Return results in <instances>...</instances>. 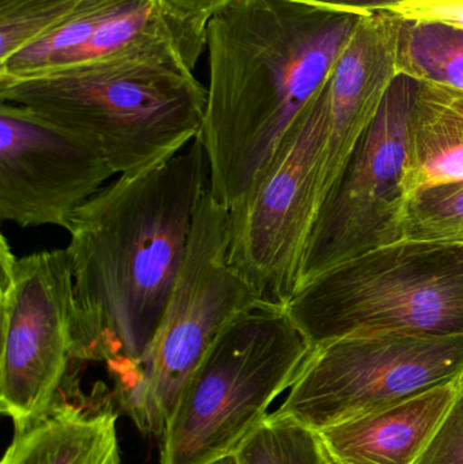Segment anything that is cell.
Returning <instances> with one entry per match:
<instances>
[{"mask_svg": "<svg viewBox=\"0 0 463 464\" xmlns=\"http://www.w3.org/2000/svg\"><path fill=\"white\" fill-rule=\"evenodd\" d=\"M209 188L200 135L176 157L120 176L71 219L75 362H103L124 392L149 354Z\"/></svg>", "mask_w": 463, "mask_h": 464, "instance_id": "cell-1", "label": "cell"}, {"mask_svg": "<svg viewBox=\"0 0 463 464\" xmlns=\"http://www.w3.org/2000/svg\"><path fill=\"white\" fill-rule=\"evenodd\" d=\"M363 15L301 0H231L212 15L200 138L217 203L246 198Z\"/></svg>", "mask_w": 463, "mask_h": 464, "instance_id": "cell-2", "label": "cell"}, {"mask_svg": "<svg viewBox=\"0 0 463 464\" xmlns=\"http://www.w3.org/2000/svg\"><path fill=\"white\" fill-rule=\"evenodd\" d=\"M0 102L97 144L120 176L168 162L203 130L207 90L174 41L63 70L0 78Z\"/></svg>", "mask_w": 463, "mask_h": 464, "instance_id": "cell-3", "label": "cell"}, {"mask_svg": "<svg viewBox=\"0 0 463 464\" xmlns=\"http://www.w3.org/2000/svg\"><path fill=\"white\" fill-rule=\"evenodd\" d=\"M312 351L285 305L263 302L239 314L188 381L160 438V464L233 457L293 386Z\"/></svg>", "mask_w": 463, "mask_h": 464, "instance_id": "cell-4", "label": "cell"}, {"mask_svg": "<svg viewBox=\"0 0 463 464\" xmlns=\"http://www.w3.org/2000/svg\"><path fill=\"white\" fill-rule=\"evenodd\" d=\"M287 311L313 348L371 332L463 334V243L402 239L301 286Z\"/></svg>", "mask_w": 463, "mask_h": 464, "instance_id": "cell-5", "label": "cell"}, {"mask_svg": "<svg viewBox=\"0 0 463 464\" xmlns=\"http://www.w3.org/2000/svg\"><path fill=\"white\" fill-rule=\"evenodd\" d=\"M228 227L230 209L217 203L208 188L149 354L132 383L114 394L143 433L162 438L188 381L217 335L239 314L263 303L231 265Z\"/></svg>", "mask_w": 463, "mask_h": 464, "instance_id": "cell-6", "label": "cell"}, {"mask_svg": "<svg viewBox=\"0 0 463 464\" xmlns=\"http://www.w3.org/2000/svg\"><path fill=\"white\" fill-rule=\"evenodd\" d=\"M463 379V334L359 333L313 348L275 411L314 432Z\"/></svg>", "mask_w": 463, "mask_h": 464, "instance_id": "cell-7", "label": "cell"}, {"mask_svg": "<svg viewBox=\"0 0 463 464\" xmlns=\"http://www.w3.org/2000/svg\"><path fill=\"white\" fill-rule=\"evenodd\" d=\"M326 135L328 97L323 86L246 198L230 209L228 258L269 304L287 307L298 289L304 248L320 204Z\"/></svg>", "mask_w": 463, "mask_h": 464, "instance_id": "cell-8", "label": "cell"}, {"mask_svg": "<svg viewBox=\"0 0 463 464\" xmlns=\"http://www.w3.org/2000/svg\"><path fill=\"white\" fill-rule=\"evenodd\" d=\"M418 84V79L397 73L377 116L321 201L298 289L331 267L404 239L408 122Z\"/></svg>", "mask_w": 463, "mask_h": 464, "instance_id": "cell-9", "label": "cell"}, {"mask_svg": "<svg viewBox=\"0 0 463 464\" xmlns=\"http://www.w3.org/2000/svg\"><path fill=\"white\" fill-rule=\"evenodd\" d=\"M0 411L13 422L53 402L75 364L76 304L67 247L14 256L2 237Z\"/></svg>", "mask_w": 463, "mask_h": 464, "instance_id": "cell-10", "label": "cell"}, {"mask_svg": "<svg viewBox=\"0 0 463 464\" xmlns=\"http://www.w3.org/2000/svg\"><path fill=\"white\" fill-rule=\"evenodd\" d=\"M116 176L97 144L22 106L0 102V219L68 230Z\"/></svg>", "mask_w": 463, "mask_h": 464, "instance_id": "cell-11", "label": "cell"}, {"mask_svg": "<svg viewBox=\"0 0 463 464\" xmlns=\"http://www.w3.org/2000/svg\"><path fill=\"white\" fill-rule=\"evenodd\" d=\"M402 21L391 11L363 15L323 84L328 97V135L321 165L320 204L377 116L399 73Z\"/></svg>", "mask_w": 463, "mask_h": 464, "instance_id": "cell-12", "label": "cell"}, {"mask_svg": "<svg viewBox=\"0 0 463 464\" xmlns=\"http://www.w3.org/2000/svg\"><path fill=\"white\" fill-rule=\"evenodd\" d=\"M97 383L89 395L65 379L41 413L14 422V436L0 464H121L117 413Z\"/></svg>", "mask_w": 463, "mask_h": 464, "instance_id": "cell-13", "label": "cell"}, {"mask_svg": "<svg viewBox=\"0 0 463 464\" xmlns=\"http://www.w3.org/2000/svg\"><path fill=\"white\" fill-rule=\"evenodd\" d=\"M462 381L320 430L326 458L337 464H415Z\"/></svg>", "mask_w": 463, "mask_h": 464, "instance_id": "cell-14", "label": "cell"}, {"mask_svg": "<svg viewBox=\"0 0 463 464\" xmlns=\"http://www.w3.org/2000/svg\"><path fill=\"white\" fill-rule=\"evenodd\" d=\"M407 151L410 200L420 190L463 181V92L419 81Z\"/></svg>", "mask_w": 463, "mask_h": 464, "instance_id": "cell-15", "label": "cell"}, {"mask_svg": "<svg viewBox=\"0 0 463 464\" xmlns=\"http://www.w3.org/2000/svg\"><path fill=\"white\" fill-rule=\"evenodd\" d=\"M397 70L418 81L463 92L462 30L438 22L404 19Z\"/></svg>", "mask_w": 463, "mask_h": 464, "instance_id": "cell-16", "label": "cell"}, {"mask_svg": "<svg viewBox=\"0 0 463 464\" xmlns=\"http://www.w3.org/2000/svg\"><path fill=\"white\" fill-rule=\"evenodd\" d=\"M236 464H326L317 432L268 414L233 455Z\"/></svg>", "mask_w": 463, "mask_h": 464, "instance_id": "cell-17", "label": "cell"}, {"mask_svg": "<svg viewBox=\"0 0 463 464\" xmlns=\"http://www.w3.org/2000/svg\"><path fill=\"white\" fill-rule=\"evenodd\" d=\"M404 231V239L463 243V181L413 195Z\"/></svg>", "mask_w": 463, "mask_h": 464, "instance_id": "cell-18", "label": "cell"}, {"mask_svg": "<svg viewBox=\"0 0 463 464\" xmlns=\"http://www.w3.org/2000/svg\"><path fill=\"white\" fill-rule=\"evenodd\" d=\"M81 0H0V62L62 24Z\"/></svg>", "mask_w": 463, "mask_h": 464, "instance_id": "cell-19", "label": "cell"}, {"mask_svg": "<svg viewBox=\"0 0 463 464\" xmlns=\"http://www.w3.org/2000/svg\"><path fill=\"white\" fill-rule=\"evenodd\" d=\"M231 0H159L190 68L207 44L209 19Z\"/></svg>", "mask_w": 463, "mask_h": 464, "instance_id": "cell-20", "label": "cell"}, {"mask_svg": "<svg viewBox=\"0 0 463 464\" xmlns=\"http://www.w3.org/2000/svg\"><path fill=\"white\" fill-rule=\"evenodd\" d=\"M415 464H463V381L458 394Z\"/></svg>", "mask_w": 463, "mask_h": 464, "instance_id": "cell-21", "label": "cell"}, {"mask_svg": "<svg viewBox=\"0 0 463 464\" xmlns=\"http://www.w3.org/2000/svg\"><path fill=\"white\" fill-rule=\"evenodd\" d=\"M391 11L410 21L438 22L463 32V0H407Z\"/></svg>", "mask_w": 463, "mask_h": 464, "instance_id": "cell-22", "label": "cell"}, {"mask_svg": "<svg viewBox=\"0 0 463 464\" xmlns=\"http://www.w3.org/2000/svg\"><path fill=\"white\" fill-rule=\"evenodd\" d=\"M309 5H323L333 10L351 11V13L370 14L378 11H391L396 5L407 0H301Z\"/></svg>", "mask_w": 463, "mask_h": 464, "instance_id": "cell-23", "label": "cell"}, {"mask_svg": "<svg viewBox=\"0 0 463 464\" xmlns=\"http://www.w3.org/2000/svg\"><path fill=\"white\" fill-rule=\"evenodd\" d=\"M217 464H236V463H234V458L230 457V458H227V459L222 460V462H219Z\"/></svg>", "mask_w": 463, "mask_h": 464, "instance_id": "cell-24", "label": "cell"}, {"mask_svg": "<svg viewBox=\"0 0 463 464\" xmlns=\"http://www.w3.org/2000/svg\"><path fill=\"white\" fill-rule=\"evenodd\" d=\"M326 464H337V463L332 462V460H329L328 458H326Z\"/></svg>", "mask_w": 463, "mask_h": 464, "instance_id": "cell-25", "label": "cell"}]
</instances>
